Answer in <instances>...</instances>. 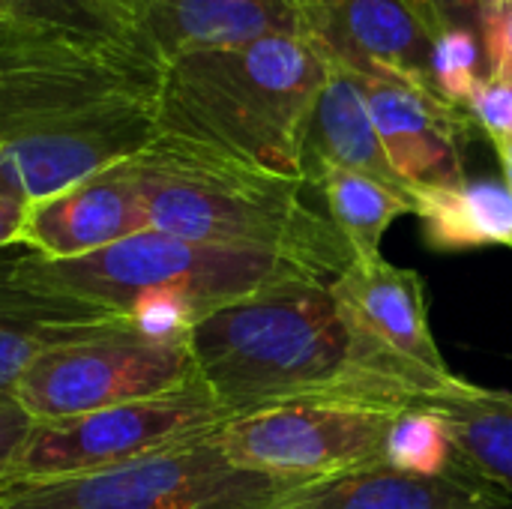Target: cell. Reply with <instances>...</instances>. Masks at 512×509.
Returning <instances> with one entry per match:
<instances>
[{
  "instance_id": "6da1fadb",
  "label": "cell",
  "mask_w": 512,
  "mask_h": 509,
  "mask_svg": "<svg viewBox=\"0 0 512 509\" xmlns=\"http://www.w3.org/2000/svg\"><path fill=\"white\" fill-rule=\"evenodd\" d=\"M201 384L234 420L279 405L435 408L480 387L411 369L363 339L330 282L294 279L228 303L189 330Z\"/></svg>"
},
{
  "instance_id": "7a4b0ae2",
  "label": "cell",
  "mask_w": 512,
  "mask_h": 509,
  "mask_svg": "<svg viewBox=\"0 0 512 509\" xmlns=\"http://www.w3.org/2000/svg\"><path fill=\"white\" fill-rule=\"evenodd\" d=\"M159 78L78 33L0 21V195L33 204L144 150Z\"/></svg>"
},
{
  "instance_id": "3957f363",
  "label": "cell",
  "mask_w": 512,
  "mask_h": 509,
  "mask_svg": "<svg viewBox=\"0 0 512 509\" xmlns=\"http://www.w3.org/2000/svg\"><path fill=\"white\" fill-rule=\"evenodd\" d=\"M153 231L228 249L285 255L333 282L351 249L306 198V183L270 174L219 150L153 135L126 159Z\"/></svg>"
},
{
  "instance_id": "277c9868",
  "label": "cell",
  "mask_w": 512,
  "mask_h": 509,
  "mask_svg": "<svg viewBox=\"0 0 512 509\" xmlns=\"http://www.w3.org/2000/svg\"><path fill=\"white\" fill-rule=\"evenodd\" d=\"M327 72L300 36L183 51L162 66L156 132L306 183L303 141Z\"/></svg>"
},
{
  "instance_id": "5b68a950",
  "label": "cell",
  "mask_w": 512,
  "mask_h": 509,
  "mask_svg": "<svg viewBox=\"0 0 512 509\" xmlns=\"http://www.w3.org/2000/svg\"><path fill=\"white\" fill-rule=\"evenodd\" d=\"M21 264L54 291L168 330H192L210 312L264 288L321 279L285 255L192 243L153 228L69 261H48L24 249Z\"/></svg>"
},
{
  "instance_id": "8992f818",
  "label": "cell",
  "mask_w": 512,
  "mask_h": 509,
  "mask_svg": "<svg viewBox=\"0 0 512 509\" xmlns=\"http://www.w3.org/2000/svg\"><path fill=\"white\" fill-rule=\"evenodd\" d=\"M198 381L189 330L123 321L39 354L15 384V402L33 423L66 420Z\"/></svg>"
},
{
  "instance_id": "52a82bcc",
  "label": "cell",
  "mask_w": 512,
  "mask_h": 509,
  "mask_svg": "<svg viewBox=\"0 0 512 509\" xmlns=\"http://www.w3.org/2000/svg\"><path fill=\"white\" fill-rule=\"evenodd\" d=\"M297 486L237 468L216 432L126 468L0 489V509H273Z\"/></svg>"
},
{
  "instance_id": "ba28073f",
  "label": "cell",
  "mask_w": 512,
  "mask_h": 509,
  "mask_svg": "<svg viewBox=\"0 0 512 509\" xmlns=\"http://www.w3.org/2000/svg\"><path fill=\"white\" fill-rule=\"evenodd\" d=\"M231 417L198 381L153 399H138L66 420L33 423L9 486L54 483L126 468L147 456L219 432Z\"/></svg>"
},
{
  "instance_id": "9c48e42d",
  "label": "cell",
  "mask_w": 512,
  "mask_h": 509,
  "mask_svg": "<svg viewBox=\"0 0 512 509\" xmlns=\"http://www.w3.org/2000/svg\"><path fill=\"white\" fill-rule=\"evenodd\" d=\"M399 414L363 405H279L228 420L216 444L237 468L318 483L384 462V441Z\"/></svg>"
},
{
  "instance_id": "30bf717a",
  "label": "cell",
  "mask_w": 512,
  "mask_h": 509,
  "mask_svg": "<svg viewBox=\"0 0 512 509\" xmlns=\"http://www.w3.org/2000/svg\"><path fill=\"white\" fill-rule=\"evenodd\" d=\"M300 39L357 78L393 75L432 90V33L411 0H297Z\"/></svg>"
},
{
  "instance_id": "8fae6325",
  "label": "cell",
  "mask_w": 512,
  "mask_h": 509,
  "mask_svg": "<svg viewBox=\"0 0 512 509\" xmlns=\"http://www.w3.org/2000/svg\"><path fill=\"white\" fill-rule=\"evenodd\" d=\"M360 84L381 147L411 192L465 183L459 144L474 123L462 108L393 75H366Z\"/></svg>"
},
{
  "instance_id": "7c38bea8",
  "label": "cell",
  "mask_w": 512,
  "mask_h": 509,
  "mask_svg": "<svg viewBox=\"0 0 512 509\" xmlns=\"http://www.w3.org/2000/svg\"><path fill=\"white\" fill-rule=\"evenodd\" d=\"M147 228L138 186L126 162H117L33 201L27 207L18 246L48 261H69L93 255Z\"/></svg>"
},
{
  "instance_id": "4fadbf2b",
  "label": "cell",
  "mask_w": 512,
  "mask_h": 509,
  "mask_svg": "<svg viewBox=\"0 0 512 509\" xmlns=\"http://www.w3.org/2000/svg\"><path fill=\"white\" fill-rule=\"evenodd\" d=\"M330 291L345 321L363 339L411 369L453 378L429 327V303L420 273L396 267L384 255L354 258L330 282Z\"/></svg>"
},
{
  "instance_id": "5bb4252c",
  "label": "cell",
  "mask_w": 512,
  "mask_h": 509,
  "mask_svg": "<svg viewBox=\"0 0 512 509\" xmlns=\"http://www.w3.org/2000/svg\"><path fill=\"white\" fill-rule=\"evenodd\" d=\"M21 255L24 246L0 252V396H12L21 375L48 348L135 321L36 282Z\"/></svg>"
},
{
  "instance_id": "9a60e30c",
  "label": "cell",
  "mask_w": 512,
  "mask_h": 509,
  "mask_svg": "<svg viewBox=\"0 0 512 509\" xmlns=\"http://www.w3.org/2000/svg\"><path fill=\"white\" fill-rule=\"evenodd\" d=\"M147 48L165 66L195 48L300 36L297 0H123Z\"/></svg>"
},
{
  "instance_id": "2e32d148",
  "label": "cell",
  "mask_w": 512,
  "mask_h": 509,
  "mask_svg": "<svg viewBox=\"0 0 512 509\" xmlns=\"http://www.w3.org/2000/svg\"><path fill=\"white\" fill-rule=\"evenodd\" d=\"M510 495L453 459L441 477L405 474L387 462L297 486L273 509H507Z\"/></svg>"
},
{
  "instance_id": "e0dca14e",
  "label": "cell",
  "mask_w": 512,
  "mask_h": 509,
  "mask_svg": "<svg viewBox=\"0 0 512 509\" xmlns=\"http://www.w3.org/2000/svg\"><path fill=\"white\" fill-rule=\"evenodd\" d=\"M324 168H345L369 174L387 186L411 192L393 171L378 129L369 114V102L357 75L330 66L327 81L309 114L303 141V177L312 186Z\"/></svg>"
},
{
  "instance_id": "ac0fdd59",
  "label": "cell",
  "mask_w": 512,
  "mask_h": 509,
  "mask_svg": "<svg viewBox=\"0 0 512 509\" xmlns=\"http://www.w3.org/2000/svg\"><path fill=\"white\" fill-rule=\"evenodd\" d=\"M414 213L423 237L438 252L486 246L512 249V192L507 183L480 180L414 192Z\"/></svg>"
},
{
  "instance_id": "d6986e66",
  "label": "cell",
  "mask_w": 512,
  "mask_h": 509,
  "mask_svg": "<svg viewBox=\"0 0 512 509\" xmlns=\"http://www.w3.org/2000/svg\"><path fill=\"white\" fill-rule=\"evenodd\" d=\"M312 186L324 195L327 216L354 258L381 255V240L387 228L399 216L414 213V192L387 186L360 171L324 168Z\"/></svg>"
},
{
  "instance_id": "ffe728a7",
  "label": "cell",
  "mask_w": 512,
  "mask_h": 509,
  "mask_svg": "<svg viewBox=\"0 0 512 509\" xmlns=\"http://www.w3.org/2000/svg\"><path fill=\"white\" fill-rule=\"evenodd\" d=\"M432 411L450 426L456 462L512 498V393L480 387L474 396Z\"/></svg>"
},
{
  "instance_id": "44dd1931",
  "label": "cell",
  "mask_w": 512,
  "mask_h": 509,
  "mask_svg": "<svg viewBox=\"0 0 512 509\" xmlns=\"http://www.w3.org/2000/svg\"><path fill=\"white\" fill-rule=\"evenodd\" d=\"M3 3L15 21L78 33L84 39L150 60L162 69L159 57L147 48L123 0H3Z\"/></svg>"
},
{
  "instance_id": "7402d4cb",
  "label": "cell",
  "mask_w": 512,
  "mask_h": 509,
  "mask_svg": "<svg viewBox=\"0 0 512 509\" xmlns=\"http://www.w3.org/2000/svg\"><path fill=\"white\" fill-rule=\"evenodd\" d=\"M453 441L447 420L432 408L402 411L384 441V462L417 477H441L453 468Z\"/></svg>"
},
{
  "instance_id": "603a6c76",
  "label": "cell",
  "mask_w": 512,
  "mask_h": 509,
  "mask_svg": "<svg viewBox=\"0 0 512 509\" xmlns=\"http://www.w3.org/2000/svg\"><path fill=\"white\" fill-rule=\"evenodd\" d=\"M480 63H486L480 36H474L468 30L441 33L432 45V87H435V93L444 102L465 111V102L471 99L474 87L483 81Z\"/></svg>"
},
{
  "instance_id": "cb8c5ba5",
  "label": "cell",
  "mask_w": 512,
  "mask_h": 509,
  "mask_svg": "<svg viewBox=\"0 0 512 509\" xmlns=\"http://www.w3.org/2000/svg\"><path fill=\"white\" fill-rule=\"evenodd\" d=\"M465 114L474 126H480L489 141H510L512 138V81L489 78L474 87L471 99L465 102Z\"/></svg>"
},
{
  "instance_id": "d4e9b609",
  "label": "cell",
  "mask_w": 512,
  "mask_h": 509,
  "mask_svg": "<svg viewBox=\"0 0 512 509\" xmlns=\"http://www.w3.org/2000/svg\"><path fill=\"white\" fill-rule=\"evenodd\" d=\"M480 45L486 57V75L512 81V0H486Z\"/></svg>"
},
{
  "instance_id": "484cf974",
  "label": "cell",
  "mask_w": 512,
  "mask_h": 509,
  "mask_svg": "<svg viewBox=\"0 0 512 509\" xmlns=\"http://www.w3.org/2000/svg\"><path fill=\"white\" fill-rule=\"evenodd\" d=\"M411 3L420 21L426 24V30L432 33V39H438L447 30H468L480 36L486 0H411Z\"/></svg>"
},
{
  "instance_id": "4316f807",
  "label": "cell",
  "mask_w": 512,
  "mask_h": 509,
  "mask_svg": "<svg viewBox=\"0 0 512 509\" xmlns=\"http://www.w3.org/2000/svg\"><path fill=\"white\" fill-rule=\"evenodd\" d=\"M33 429L30 414L15 402V396H0V489L9 486L12 465Z\"/></svg>"
},
{
  "instance_id": "83f0119b",
  "label": "cell",
  "mask_w": 512,
  "mask_h": 509,
  "mask_svg": "<svg viewBox=\"0 0 512 509\" xmlns=\"http://www.w3.org/2000/svg\"><path fill=\"white\" fill-rule=\"evenodd\" d=\"M27 207H30L27 201L0 195V252L9 249V246H18V234H21Z\"/></svg>"
},
{
  "instance_id": "f1b7e54d",
  "label": "cell",
  "mask_w": 512,
  "mask_h": 509,
  "mask_svg": "<svg viewBox=\"0 0 512 509\" xmlns=\"http://www.w3.org/2000/svg\"><path fill=\"white\" fill-rule=\"evenodd\" d=\"M498 159H501V171H504V183L512 192V138L510 141H495Z\"/></svg>"
},
{
  "instance_id": "f546056e",
  "label": "cell",
  "mask_w": 512,
  "mask_h": 509,
  "mask_svg": "<svg viewBox=\"0 0 512 509\" xmlns=\"http://www.w3.org/2000/svg\"><path fill=\"white\" fill-rule=\"evenodd\" d=\"M0 21H15L12 15H9V9H6V3L0 0Z\"/></svg>"
}]
</instances>
